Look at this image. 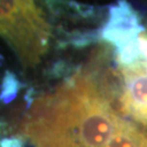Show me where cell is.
<instances>
[{
  "label": "cell",
  "mask_w": 147,
  "mask_h": 147,
  "mask_svg": "<svg viewBox=\"0 0 147 147\" xmlns=\"http://www.w3.org/2000/svg\"><path fill=\"white\" fill-rule=\"evenodd\" d=\"M0 36L26 68H34L49 50L51 30L35 0H0Z\"/></svg>",
  "instance_id": "cell-2"
},
{
  "label": "cell",
  "mask_w": 147,
  "mask_h": 147,
  "mask_svg": "<svg viewBox=\"0 0 147 147\" xmlns=\"http://www.w3.org/2000/svg\"><path fill=\"white\" fill-rule=\"evenodd\" d=\"M136 60L122 69L119 106L132 121L147 130V27L135 36Z\"/></svg>",
  "instance_id": "cell-3"
},
{
  "label": "cell",
  "mask_w": 147,
  "mask_h": 147,
  "mask_svg": "<svg viewBox=\"0 0 147 147\" xmlns=\"http://www.w3.org/2000/svg\"><path fill=\"white\" fill-rule=\"evenodd\" d=\"M123 119L104 80L82 71L34 100L19 130L33 147H109Z\"/></svg>",
  "instance_id": "cell-1"
}]
</instances>
